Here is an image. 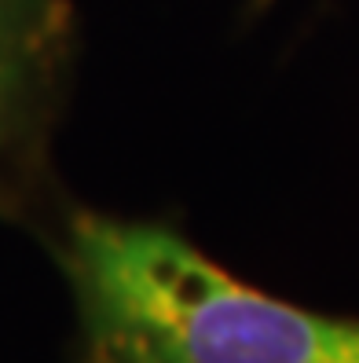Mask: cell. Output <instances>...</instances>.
Here are the masks:
<instances>
[{
	"label": "cell",
	"mask_w": 359,
	"mask_h": 363,
	"mask_svg": "<svg viewBox=\"0 0 359 363\" xmlns=\"http://www.w3.org/2000/svg\"><path fill=\"white\" fill-rule=\"evenodd\" d=\"M77 45L74 0H0V220L37 231L62 199L52 151Z\"/></svg>",
	"instance_id": "obj_2"
},
{
	"label": "cell",
	"mask_w": 359,
	"mask_h": 363,
	"mask_svg": "<svg viewBox=\"0 0 359 363\" xmlns=\"http://www.w3.org/2000/svg\"><path fill=\"white\" fill-rule=\"evenodd\" d=\"M37 235L70 301L67 363H359V315L253 286L173 220L59 199Z\"/></svg>",
	"instance_id": "obj_1"
},
{
	"label": "cell",
	"mask_w": 359,
	"mask_h": 363,
	"mask_svg": "<svg viewBox=\"0 0 359 363\" xmlns=\"http://www.w3.org/2000/svg\"><path fill=\"white\" fill-rule=\"evenodd\" d=\"M268 4H271V0H249V8H253V11H261V8H268Z\"/></svg>",
	"instance_id": "obj_3"
}]
</instances>
